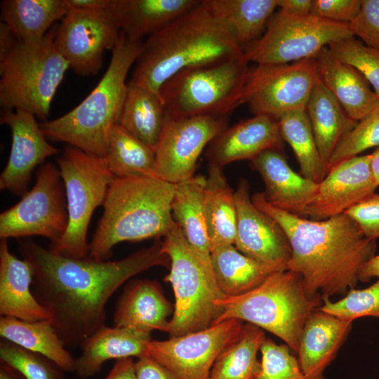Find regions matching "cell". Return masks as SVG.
<instances>
[{
	"mask_svg": "<svg viewBox=\"0 0 379 379\" xmlns=\"http://www.w3.org/2000/svg\"><path fill=\"white\" fill-rule=\"evenodd\" d=\"M67 226L64 183L58 167L51 162L38 168L31 190L0 214L1 239L41 236L55 243Z\"/></svg>",
	"mask_w": 379,
	"mask_h": 379,
	"instance_id": "7c38bea8",
	"label": "cell"
},
{
	"mask_svg": "<svg viewBox=\"0 0 379 379\" xmlns=\"http://www.w3.org/2000/svg\"><path fill=\"white\" fill-rule=\"evenodd\" d=\"M351 36L348 23L312 14L294 15L279 9L262 36L244 55L248 62L256 65L287 64L314 58L324 48Z\"/></svg>",
	"mask_w": 379,
	"mask_h": 379,
	"instance_id": "8fae6325",
	"label": "cell"
},
{
	"mask_svg": "<svg viewBox=\"0 0 379 379\" xmlns=\"http://www.w3.org/2000/svg\"><path fill=\"white\" fill-rule=\"evenodd\" d=\"M0 335L2 339L47 357L65 372H74L75 358L66 349L49 319L27 321L1 316Z\"/></svg>",
	"mask_w": 379,
	"mask_h": 379,
	"instance_id": "d6a6232c",
	"label": "cell"
},
{
	"mask_svg": "<svg viewBox=\"0 0 379 379\" xmlns=\"http://www.w3.org/2000/svg\"><path fill=\"white\" fill-rule=\"evenodd\" d=\"M348 25L353 36L379 51V0H361L359 13Z\"/></svg>",
	"mask_w": 379,
	"mask_h": 379,
	"instance_id": "ee69618b",
	"label": "cell"
},
{
	"mask_svg": "<svg viewBox=\"0 0 379 379\" xmlns=\"http://www.w3.org/2000/svg\"><path fill=\"white\" fill-rule=\"evenodd\" d=\"M55 27L41 39L18 41L0 60V105L46 121L69 64L55 44Z\"/></svg>",
	"mask_w": 379,
	"mask_h": 379,
	"instance_id": "52a82bcc",
	"label": "cell"
},
{
	"mask_svg": "<svg viewBox=\"0 0 379 379\" xmlns=\"http://www.w3.org/2000/svg\"><path fill=\"white\" fill-rule=\"evenodd\" d=\"M204 206L211 251L234 245L237 222L234 191L221 167L208 165Z\"/></svg>",
	"mask_w": 379,
	"mask_h": 379,
	"instance_id": "f546056e",
	"label": "cell"
},
{
	"mask_svg": "<svg viewBox=\"0 0 379 379\" xmlns=\"http://www.w3.org/2000/svg\"><path fill=\"white\" fill-rule=\"evenodd\" d=\"M33 270L29 263L10 251L8 239L0 242V314L27 321L49 319L31 287Z\"/></svg>",
	"mask_w": 379,
	"mask_h": 379,
	"instance_id": "cb8c5ba5",
	"label": "cell"
},
{
	"mask_svg": "<svg viewBox=\"0 0 379 379\" xmlns=\"http://www.w3.org/2000/svg\"><path fill=\"white\" fill-rule=\"evenodd\" d=\"M278 122L284 141L291 146L299 164L300 175L320 183L328 171L319 154L305 110L289 112Z\"/></svg>",
	"mask_w": 379,
	"mask_h": 379,
	"instance_id": "74e56055",
	"label": "cell"
},
{
	"mask_svg": "<svg viewBox=\"0 0 379 379\" xmlns=\"http://www.w3.org/2000/svg\"><path fill=\"white\" fill-rule=\"evenodd\" d=\"M150 340L149 331L104 326L81 347V354L75 359L74 372L79 378L86 379L100 372L108 360L145 357Z\"/></svg>",
	"mask_w": 379,
	"mask_h": 379,
	"instance_id": "484cf974",
	"label": "cell"
},
{
	"mask_svg": "<svg viewBox=\"0 0 379 379\" xmlns=\"http://www.w3.org/2000/svg\"><path fill=\"white\" fill-rule=\"evenodd\" d=\"M371 168L376 185L379 186V147L371 154Z\"/></svg>",
	"mask_w": 379,
	"mask_h": 379,
	"instance_id": "11a10c76",
	"label": "cell"
},
{
	"mask_svg": "<svg viewBox=\"0 0 379 379\" xmlns=\"http://www.w3.org/2000/svg\"><path fill=\"white\" fill-rule=\"evenodd\" d=\"M318 75L314 58L287 64L256 65L250 68L243 94L255 115L279 120L305 110Z\"/></svg>",
	"mask_w": 379,
	"mask_h": 379,
	"instance_id": "4fadbf2b",
	"label": "cell"
},
{
	"mask_svg": "<svg viewBox=\"0 0 379 379\" xmlns=\"http://www.w3.org/2000/svg\"><path fill=\"white\" fill-rule=\"evenodd\" d=\"M211 11L231 29L243 51L264 34L278 0H206Z\"/></svg>",
	"mask_w": 379,
	"mask_h": 379,
	"instance_id": "e575fe53",
	"label": "cell"
},
{
	"mask_svg": "<svg viewBox=\"0 0 379 379\" xmlns=\"http://www.w3.org/2000/svg\"><path fill=\"white\" fill-rule=\"evenodd\" d=\"M368 239L379 237V194L373 193L345 212Z\"/></svg>",
	"mask_w": 379,
	"mask_h": 379,
	"instance_id": "f6af8a7d",
	"label": "cell"
},
{
	"mask_svg": "<svg viewBox=\"0 0 379 379\" xmlns=\"http://www.w3.org/2000/svg\"><path fill=\"white\" fill-rule=\"evenodd\" d=\"M69 8L82 11L107 10L112 0H67Z\"/></svg>",
	"mask_w": 379,
	"mask_h": 379,
	"instance_id": "f907efd6",
	"label": "cell"
},
{
	"mask_svg": "<svg viewBox=\"0 0 379 379\" xmlns=\"http://www.w3.org/2000/svg\"><path fill=\"white\" fill-rule=\"evenodd\" d=\"M18 250L32 268L34 295L72 349L105 326L107 303L121 285L152 267H170L159 241L117 260L68 257L28 239L18 242Z\"/></svg>",
	"mask_w": 379,
	"mask_h": 379,
	"instance_id": "6da1fadb",
	"label": "cell"
},
{
	"mask_svg": "<svg viewBox=\"0 0 379 379\" xmlns=\"http://www.w3.org/2000/svg\"><path fill=\"white\" fill-rule=\"evenodd\" d=\"M265 338L262 328L244 324L215 359L209 379H256L260 371L257 355Z\"/></svg>",
	"mask_w": 379,
	"mask_h": 379,
	"instance_id": "d590c367",
	"label": "cell"
},
{
	"mask_svg": "<svg viewBox=\"0 0 379 379\" xmlns=\"http://www.w3.org/2000/svg\"><path fill=\"white\" fill-rule=\"evenodd\" d=\"M378 354H379V352H378Z\"/></svg>",
	"mask_w": 379,
	"mask_h": 379,
	"instance_id": "9f6ffc18",
	"label": "cell"
},
{
	"mask_svg": "<svg viewBox=\"0 0 379 379\" xmlns=\"http://www.w3.org/2000/svg\"><path fill=\"white\" fill-rule=\"evenodd\" d=\"M62 179L68 213V226L62 237L48 248L58 254L88 256V230L95 208L102 206L114 178L104 157L91 155L74 147L65 149L56 159Z\"/></svg>",
	"mask_w": 379,
	"mask_h": 379,
	"instance_id": "30bf717a",
	"label": "cell"
},
{
	"mask_svg": "<svg viewBox=\"0 0 379 379\" xmlns=\"http://www.w3.org/2000/svg\"><path fill=\"white\" fill-rule=\"evenodd\" d=\"M120 32L109 11L69 8L55 27V44L69 67L81 76L96 74L103 56L113 50Z\"/></svg>",
	"mask_w": 379,
	"mask_h": 379,
	"instance_id": "2e32d148",
	"label": "cell"
},
{
	"mask_svg": "<svg viewBox=\"0 0 379 379\" xmlns=\"http://www.w3.org/2000/svg\"><path fill=\"white\" fill-rule=\"evenodd\" d=\"M0 379H25L15 369L1 362L0 364Z\"/></svg>",
	"mask_w": 379,
	"mask_h": 379,
	"instance_id": "db71d44e",
	"label": "cell"
},
{
	"mask_svg": "<svg viewBox=\"0 0 379 379\" xmlns=\"http://www.w3.org/2000/svg\"><path fill=\"white\" fill-rule=\"evenodd\" d=\"M248 181L241 179L234 191L237 232L234 246L243 254L279 270H286L290 243L279 224L252 201Z\"/></svg>",
	"mask_w": 379,
	"mask_h": 379,
	"instance_id": "e0dca14e",
	"label": "cell"
},
{
	"mask_svg": "<svg viewBox=\"0 0 379 379\" xmlns=\"http://www.w3.org/2000/svg\"><path fill=\"white\" fill-rule=\"evenodd\" d=\"M165 116V107L160 95L131 80L128 81L119 125L155 150Z\"/></svg>",
	"mask_w": 379,
	"mask_h": 379,
	"instance_id": "836d02e7",
	"label": "cell"
},
{
	"mask_svg": "<svg viewBox=\"0 0 379 379\" xmlns=\"http://www.w3.org/2000/svg\"><path fill=\"white\" fill-rule=\"evenodd\" d=\"M318 309L351 321L363 317L379 318V279L367 288L350 289L338 300L326 298Z\"/></svg>",
	"mask_w": 379,
	"mask_h": 379,
	"instance_id": "ab89813d",
	"label": "cell"
},
{
	"mask_svg": "<svg viewBox=\"0 0 379 379\" xmlns=\"http://www.w3.org/2000/svg\"><path fill=\"white\" fill-rule=\"evenodd\" d=\"M352 322L318 308L311 312L302 328L296 352L307 379H326L324 371L348 338Z\"/></svg>",
	"mask_w": 379,
	"mask_h": 379,
	"instance_id": "7402d4cb",
	"label": "cell"
},
{
	"mask_svg": "<svg viewBox=\"0 0 379 379\" xmlns=\"http://www.w3.org/2000/svg\"><path fill=\"white\" fill-rule=\"evenodd\" d=\"M314 139L326 168L335 149L357 121L351 119L335 96L317 77L306 105Z\"/></svg>",
	"mask_w": 379,
	"mask_h": 379,
	"instance_id": "f1b7e54d",
	"label": "cell"
},
{
	"mask_svg": "<svg viewBox=\"0 0 379 379\" xmlns=\"http://www.w3.org/2000/svg\"><path fill=\"white\" fill-rule=\"evenodd\" d=\"M104 158L114 178L154 175V150L119 124L110 131Z\"/></svg>",
	"mask_w": 379,
	"mask_h": 379,
	"instance_id": "8d00e7d4",
	"label": "cell"
},
{
	"mask_svg": "<svg viewBox=\"0 0 379 379\" xmlns=\"http://www.w3.org/2000/svg\"><path fill=\"white\" fill-rule=\"evenodd\" d=\"M161 246L170 259V271L164 281L171 284L175 295L170 337L213 325L220 316L215 301L225 296L218 288L212 269L197 255L177 224L164 237Z\"/></svg>",
	"mask_w": 379,
	"mask_h": 379,
	"instance_id": "9c48e42d",
	"label": "cell"
},
{
	"mask_svg": "<svg viewBox=\"0 0 379 379\" xmlns=\"http://www.w3.org/2000/svg\"><path fill=\"white\" fill-rule=\"evenodd\" d=\"M328 48L339 60L359 71L379 98V51L366 46L354 36L333 43Z\"/></svg>",
	"mask_w": 379,
	"mask_h": 379,
	"instance_id": "b9f144b4",
	"label": "cell"
},
{
	"mask_svg": "<svg viewBox=\"0 0 379 379\" xmlns=\"http://www.w3.org/2000/svg\"><path fill=\"white\" fill-rule=\"evenodd\" d=\"M243 54L230 27L201 0L147 38L130 80L160 95L164 84L180 71Z\"/></svg>",
	"mask_w": 379,
	"mask_h": 379,
	"instance_id": "3957f363",
	"label": "cell"
},
{
	"mask_svg": "<svg viewBox=\"0 0 379 379\" xmlns=\"http://www.w3.org/2000/svg\"><path fill=\"white\" fill-rule=\"evenodd\" d=\"M243 324L241 320L230 319L165 340H151L147 344L146 356L176 379H209L215 359L238 335Z\"/></svg>",
	"mask_w": 379,
	"mask_h": 379,
	"instance_id": "9a60e30c",
	"label": "cell"
},
{
	"mask_svg": "<svg viewBox=\"0 0 379 379\" xmlns=\"http://www.w3.org/2000/svg\"><path fill=\"white\" fill-rule=\"evenodd\" d=\"M201 0H112L108 8L119 32L142 40L196 6Z\"/></svg>",
	"mask_w": 379,
	"mask_h": 379,
	"instance_id": "4316f807",
	"label": "cell"
},
{
	"mask_svg": "<svg viewBox=\"0 0 379 379\" xmlns=\"http://www.w3.org/2000/svg\"><path fill=\"white\" fill-rule=\"evenodd\" d=\"M286 344L265 338L260 347V371L256 379H307L297 357Z\"/></svg>",
	"mask_w": 379,
	"mask_h": 379,
	"instance_id": "7bdbcfd3",
	"label": "cell"
},
{
	"mask_svg": "<svg viewBox=\"0 0 379 379\" xmlns=\"http://www.w3.org/2000/svg\"><path fill=\"white\" fill-rule=\"evenodd\" d=\"M36 117L20 109H3L0 122L11 132V147L7 164L0 175V189L23 196L34 168L59 149L48 142Z\"/></svg>",
	"mask_w": 379,
	"mask_h": 379,
	"instance_id": "ac0fdd59",
	"label": "cell"
},
{
	"mask_svg": "<svg viewBox=\"0 0 379 379\" xmlns=\"http://www.w3.org/2000/svg\"><path fill=\"white\" fill-rule=\"evenodd\" d=\"M174 305L166 298L154 280L133 279L128 282L117 301L114 326L152 332H167Z\"/></svg>",
	"mask_w": 379,
	"mask_h": 379,
	"instance_id": "603a6c76",
	"label": "cell"
},
{
	"mask_svg": "<svg viewBox=\"0 0 379 379\" xmlns=\"http://www.w3.org/2000/svg\"><path fill=\"white\" fill-rule=\"evenodd\" d=\"M360 0H312L311 14L330 21L350 23L359 13Z\"/></svg>",
	"mask_w": 379,
	"mask_h": 379,
	"instance_id": "bcb514c9",
	"label": "cell"
},
{
	"mask_svg": "<svg viewBox=\"0 0 379 379\" xmlns=\"http://www.w3.org/2000/svg\"><path fill=\"white\" fill-rule=\"evenodd\" d=\"M251 162L264 182L266 201L277 208L305 217L319 183L294 171L279 150L265 151Z\"/></svg>",
	"mask_w": 379,
	"mask_h": 379,
	"instance_id": "44dd1931",
	"label": "cell"
},
{
	"mask_svg": "<svg viewBox=\"0 0 379 379\" xmlns=\"http://www.w3.org/2000/svg\"><path fill=\"white\" fill-rule=\"evenodd\" d=\"M69 10L67 0H4L1 21L18 41H34L42 39Z\"/></svg>",
	"mask_w": 379,
	"mask_h": 379,
	"instance_id": "1f68e13d",
	"label": "cell"
},
{
	"mask_svg": "<svg viewBox=\"0 0 379 379\" xmlns=\"http://www.w3.org/2000/svg\"><path fill=\"white\" fill-rule=\"evenodd\" d=\"M373 278L379 279V254L368 260L359 272V281L368 282Z\"/></svg>",
	"mask_w": 379,
	"mask_h": 379,
	"instance_id": "f5cc1de1",
	"label": "cell"
},
{
	"mask_svg": "<svg viewBox=\"0 0 379 379\" xmlns=\"http://www.w3.org/2000/svg\"><path fill=\"white\" fill-rule=\"evenodd\" d=\"M206 181V178L199 175L175 184L171 208L173 219L190 246L212 269L204 206Z\"/></svg>",
	"mask_w": 379,
	"mask_h": 379,
	"instance_id": "83f0119b",
	"label": "cell"
},
{
	"mask_svg": "<svg viewBox=\"0 0 379 379\" xmlns=\"http://www.w3.org/2000/svg\"><path fill=\"white\" fill-rule=\"evenodd\" d=\"M322 302L305 293L300 277L291 271H278L255 288L215 301L220 316L214 324L237 319L270 332L296 352L305 323Z\"/></svg>",
	"mask_w": 379,
	"mask_h": 379,
	"instance_id": "8992f818",
	"label": "cell"
},
{
	"mask_svg": "<svg viewBox=\"0 0 379 379\" xmlns=\"http://www.w3.org/2000/svg\"><path fill=\"white\" fill-rule=\"evenodd\" d=\"M251 199L286 233L291 248L286 270L300 277L310 298L322 302L355 288L361 267L375 255L376 243L365 237L347 215L313 220L274 207L264 192Z\"/></svg>",
	"mask_w": 379,
	"mask_h": 379,
	"instance_id": "7a4b0ae2",
	"label": "cell"
},
{
	"mask_svg": "<svg viewBox=\"0 0 379 379\" xmlns=\"http://www.w3.org/2000/svg\"><path fill=\"white\" fill-rule=\"evenodd\" d=\"M314 58L319 79L351 119L359 121L379 104V98L364 76L335 58L328 47Z\"/></svg>",
	"mask_w": 379,
	"mask_h": 379,
	"instance_id": "d4e9b609",
	"label": "cell"
},
{
	"mask_svg": "<svg viewBox=\"0 0 379 379\" xmlns=\"http://www.w3.org/2000/svg\"><path fill=\"white\" fill-rule=\"evenodd\" d=\"M211 260L218 288L228 297L246 293L281 271L243 254L234 245L213 250Z\"/></svg>",
	"mask_w": 379,
	"mask_h": 379,
	"instance_id": "4dcf8cb0",
	"label": "cell"
},
{
	"mask_svg": "<svg viewBox=\"0 0 379 379\" xmlns=\"http://www.w3.org/2000/svg\"><path fill=\"white\" fill-rule=\"evenodd\" d=\"M376 146L379 147V104L342 138L328 162V172L340 162Z\"/></svg>",
	"mask_w": 379,
	"mask_h": 379,
	"instance_id": "60d3db41",
	"label": "cell"
},
{
	"mask_svg": "<svg viewBox=\"0 0 379 379\" xmlns=\"http://www.w3.org/2000/svg\"><path fill=\"white\" fill-rule=\"evenodd\" d=\"M18 39L9 28L0 22V60L5 58L13 48Z\"/></svg>",
	"mask_w": 379,
	"mask_h": 379,
	"instance_id": "816d5d0a",
	"label": "cell"
},
{
	"mask_svg": "<svg viewBox=\"0 0 379 379\" xmlns=\"http://www.w3.org/2000/svg\"><path fill=\"white\" fill-rule=\"evenodd\" d=\"M371 155L356 156L333 167L319 183L315 197L307 208L305 216L323 220L345 213L369 195L376 185L371 168Z\"/></svg>",
	"mask_w": 379,
	"mask_h": 379,
	"instance_id": "d6986e66",
	"label": "cell"
},
{
	"mask_svg": "<svg viewBox=\"0 0 379 379\" xmlns=\"http://www.w3.org/2000/svg\"><path fill=\"white\" fill-rule=\"evenodd\" d=\"M142 43V40L120 32L109 65L91 93L67 113L39 123L46 137L68 143L91 155L104 157L110 131L119 124L127 92V74Z\"/></svg>",
	"mask_w": 379,
	"mask_h": 379,
	"instance_id": "5b68a950",
	"label": "cell"
},
{
	"mask_svg": "<svg viewBox=\"0 0 379 379\" xmlns=\"http://www.w3.org/2000/svg\"><path fill=\"white\" fill-rule=\"evenodd\" d=\"M227 124L228 116L166 115L154 150V175L175 185L192 177L200 154Z\"/></svg>",
	"mask_w": 379,
	"mask_h": 379,
	"instance_id": "5bb4252c",
	"label": "cell"
},
{
	"mask_svg": "<svg viewBox=\"0 0 379 379\" xmlns=\"http://www.w3.org/2000/svg\"><path fill=\"white\" fill-rule=\"evenodd\" d=\"M174 191L175 184L154 175L114 178L87 257L107 260L121 242L164 237L176 225L171 208Z\"/></svg>",
	"mask_w": 379,
	"mask_h": 379,
	"instance_id": "277c9868",
	"label": "cell"
},
{
	"mask_svg": "<svg viewBox=\"0 0 379 379\" xmlns=\"http://www.w3.org/2000/svg\"><path fill=\"white\" fill-rule=\"evenodd\" d=\"M0 360L25 379H65V371L51 359L4 339L0 342Z\"/></svg>",
	"mask_w": 379,
	"mask_h": 379,
	"instance_id": "f35d334b",
	"label": "cell"
},
{
	"mask_svg": "<svg viewBox=\"0 0 379 379\" xmlns=\"http://www.w3.org/2000/svg\"><path fill=\"white\" fill-rule=\"evenodd\" d=\"M135 364L132 357L117 360L105 379H137Z\"/></svg>",
	"mask_w": 379,
	"mask_h": 379,
	"instance_id": "c3c4849f",
	"label": "cell"
},
{
	"mask_svg": "<svg viewBox=\"0 0 379 379\" xmlns=\"http://www.w3.org/2000/svg\"><path fill=\"white\" fill-rule=\"evenodd\" d=\"M284 140L277 120L261 114L227 126L209 143L208 165L222 168L241 160L251 161L262 152L283 149Z\"/></svg>",
	"mask_w": 379,
	"mask_h": 379,
	"instance_id": "ffe728a7",
	"label": "cell"
},
{
	"mask_svg": "<svg viewBox=\"0 0 379 379\" xmlns=\"http://www.w3.org/2000/svg\"><path fill=\"white\" fill-rule=\"evenodd\" d=\"M244 55L185 68L160 89L166 115L172 118L228 116L243 104L250 70Z\"/></svg>",
	"mask_w": 379,
	"mask_h": 379,
	"instance_id": "ba28073f",
	"label": "cell"
},
{
	"mask_svg": "<svg viewBox=\"0 0 379 379\" xmlns=\"http://www.w3.org/2000/svg\"><path fill=\"white\" fill-rule=\"evenodd\" d=\"M312 0H278L279 9L294 15L311 14Z\"/></svg>",
	"mask_w": 379,
	"mask_h": 379,
	"instance_id": "681fc988",
	"label": "cell"
},
{
	"mask_svg": "<svg viewBox=\"0 0 379 379\" xmlns=\"http://www.w3.org/2000/svg\"><path fill=\"white\" fill-rule=\"evenodd\" d=\"M135 366L137 379H176L166 368L147 356L138 358Z\"/></svg>",
	"mask_w": 379,
	"mask_h": 379,
	"instance_id": "7dc6e473",
	"label": "cell"
}]
</instances>
